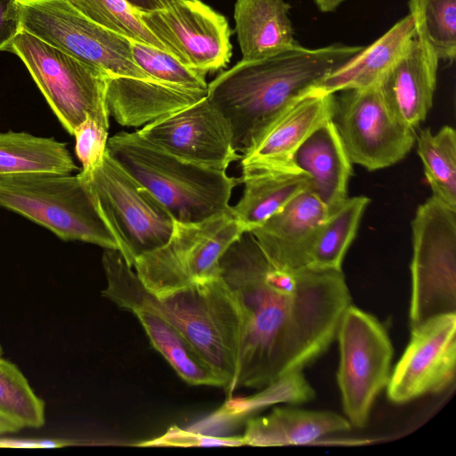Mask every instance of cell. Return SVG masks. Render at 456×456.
<instances>
[{
    "label": "cell",
    "mask_w": 456,
    "mask_h": 456,
    "mask_svg": "<svg viewBox=\"0 0 456 456\" xmlns=\"http://www.w3.org/2000/svg\"><path fill=\"white\" fill-rule=\"evenodd\" d=\"M416 37L410 14L398 20L379 38L336 69L316 86L337 94L379 85L408 50Z\"/></svg>",
    "instance_id": "obj_20"
},
{
    "label": "cell",
    "mask_w": 456,
    "mask_h": 456,
    "mask_svg": "<svg viewBox=\"0 0 456 456\" xmlns=\"http://www.w3.org/2000/svg\"><path fill=\"white\" fill-rule=\"evenodd\" d=\"M84 16L117 34L167 51L126 0H66Z\"/></svg>",
    "instance_id": "obj_32"
},
{
    "label": "cell",
    "mask_w": 456,
    "mask_h": 456,
    "mask_svg": "<svg viewBox=\"0 0 456 456\" xmlns=\"http://www.w3.org/2000/svg\"><path fill=\"white\" fill-rule=\"evenodd\" d=\"M133 314L142 324L152 346L182 379L193 386L225 388L223 379L180 330L156 314L145 311Z\"/></svg>",
    "instance_id": "obj_26"
},
{
    "label": "cell",
    "mask_w": 456,
    "mask_h": 456,
    "mask_svg": "<svg viewBox=\"0 0 456 456\" xmlns=\"http://www.w3.org/2000/svg\"><path fill=\"white\" fill-rule=\"evenodd\" d=\"M259 390L247 397L228 398L217 413L224 419H240L278 403H305L312 400L315 395L302 370L287 373Z\"/></svg>",
    "instance_id": "obj_31"
},
{
    "label": "cell",
    "mask_w": 456,
    "mask_h": 456,
    "mask_svg": "<svg viewBox=\"0 0 456 456\" xmlns=\"http://www.w3.org/2000/svg\"><path fill=\"white\" fill-rule=\"evenodd\" d=\"M329 213L330 209L309 188L249 232L276 267L296 270L308 266L319 231Z\"/></svg>",
    "instance_id": "obj_17"
},
{
    "label": "cell",
    "mask_w": 456,
    "mask_h": 456,
    "mask_svg": "<svg viewBox=\"0 0 456 456\" xmlns=\"http://www.w3.org/2000/svg\"><path fill=\"white\" fill-rule=\"evenodd\" d=\"M134 12L167 51L188 68L206 76L230 61L227 20L200 0H151L149 10Z\"/></svg>",
    "instance_id": "obj_12"
},
{
    "label": "cell",
    "mask_w": 456,
    "mask_h": 456,
    "mask_svg": "<svg viewBox=\"0 0 456 456\" xmlns=\"http://www.w3.org/2000/svg\"><path fill=\"white\" fill-rule=\"evenodd\" d=\"M362 48L333 44L310 49L297 43L264 59L241 60L208 85L207 97L228 121L242 157L284 108Z\"/></svg>",
    "instance_id": "obj_2"
},
{
    "label": "cell",
    "mask_w": 456,
    "mask_h": 456,
    "mask_svg": "<svg viewBox=\"0 0 456 456\" xmlns=\"http://www.w3.org/2000/svg\"><path fill=\"white\" fill-rule=\"evenodd\" d=\"M432 196L456 208V132L444 126L436 133L429 127L415 139Z\"/></svg>",
    "instance_id": "obj_28"
},
{
    "label": "cell",
    "mask_w": 456,
    "mask_h": 456,
    "mask_svg": "<svg viewBox=\"0 0 456 456\" xmlns=\"http://www.w3.org/2000/svg\"><path fill=\"white\" fill-rule=\"evenodd\" d=\"M102 263L107 280L102 296L132 313L156 314L180 330L223 379L232 397L241 318L236 297L221 275L156 296L118 250L105 249Z\"/></svg>",
    "instance_id": "obj_3"
},
{
    "label": "cell",
    "mask_w": 456,
    "mask_h": 456,
    "mask_svg": "<svg viewBox=\"0 0 456 456\" xmlns=\"http://www.w3.org/2000/svg\"><path fill=\"white\" fill-rule=\"evenodd\" d=\"M246 232L230 208L197 223L174 224L168 240L142 255L133 268L151 293L175 289L220 276L219 261L228 247Z\"/></svg>",
    "instance_id": "obj_8"
},
{
    "label": "cell",
    "mask_w": 456,
    "mask_h": 456,
    "mask_svg": "<svg viewBox=\"0 0 456 456\" xmlns=\"http://www.w3.org/2000/svg\"><path fill=\"white\" fill-rule=\"evenodd\" d=\"M0 412L22 428H40L45 422V405L16 364L0 348Z\"/></svg>",
    "instance_id": "obj_30"
},
{
    "label": "cell",
    "mask_w": 456,
    "mask_h": 456,
    "mask_svg": "<svg viewBox=\"0 0 456 456\" xmlns=\"http://www.w3.org/2000/svg\"><path fill=\"white\" fill-rule=\"evenodd\" d=\"M79 175L87 181L100 211L133 267L139 256L163 246L170 238L175 220L159 200L107 151L101 165Z\"/></svg>",
    "instance_id": "obj_9"
},
{
    "label": "cell",
    "mask_w": 456,
    "mask_h": 456,
    "mask_svg": "<svg viewBox=\"0 0 456 456\" xmlns=\"http://www.w3.org/2000/svg\"><path fill=\"white\" fill-rule=\"evenodd\" d=\"M219 266L241 318L232 394L302 370L329 348L351 305L342 271L278 268L249 232L228 247Z\"/></svg>",
    "instance_id": "obj_1"
},
{
    "label": "cell",
    "mask_w": 456,
    "mask_h": 456,
    "mask_svg": "<svg viewBox=\"0 0 456 456\" xmlns=\"http://www.w3.org/2000/svg\"><path fill=\"white\" fill-rule=\"evenodd\" d=\"M22 29L110 77L159 81L134 62L129 39L89 20L66 0H19Z\"/></svg>",
    "instance_id": "obj_10"
},
{
    "label": "cell",
    "mask_w": 456,
    "mask_h": 456,
    "mask_svg": "<svg viewBox=\"0 0 456 456\" xmlns=\"http://www.w3.org/2000/svg\"><path fill=\"white\" fill-rule=\"evenodd\" d=\"M294 162L310 176L311 190L330 210L348 197L353 163L332 119L318 127L301 144Z\"/></svg>",
    "instance_id": "obj_21"
},
{
    "label": "cell",
    "mask_w": 456,
    "mask_h": 456,
    "mask_svg": "<svg viewBox=\"0 0 456 456\" xmlns=\"http://www.w3.org/2000/svg\"><path fill=\"white\" fill-rule=\"evenodd\" d=\"M416 37L428 44L439 60L456 56V0H410Z\"/></svg>",
    "instance_id": "obj_29"
},
{
    "label": "cell",
    "mask_w": 456,
    "mask_h": 456,
    "mask_svg": "<svg viewBox=\"0 0 456 456\" xmlns=\"http://www.w3.org/2000/svg\"><path fill=\"white\" fill-rule=\"evenodd\" d=\"M439 61L434 49L415 37L381 83L395 115L412 129L426 119L432 108Z\"/></svg>",
    "instance_id": "obj_18"
},
{
    "label": "cell",
    "mask_w": 456,
    "mask_h": 456,
    "mask_svg": "<svg viewBox=\"0 0 456 456\" xmlns=\"http://www.w3.org/2000/svg\"><path fill=\"white\" fill-rule=\"evenodd\" d=\"M21 428L18 422L0 412V435L17 432Z\"/></svg>",
    "instance_id": "obj_38"
},
{
    "label": "cell",
    "mask_w": 456,
    "mask_h": 456,
    "mask_svg": "<svg viewBox=\"0 0 456 456\" xmlns=\"http://www.w3.org/2000/svg\"><path fill=\"white\" fill-rule=\"evenodd\" d=\"M22 30L19 0H0V51H11V45Z\"/></svg>",
    "instance_id": "obj_36"
},
{
    "label": "cell",
    "mask_w": 456,
    "mask_h": 456,
    "mask_svg": "<svg viewBox=\"0 0 456 456\" xmlns=\"http://www.w3.org/2000/svg\"><path fill=\"white\" fill-rule=\"evenodd\" d=\"M342 93L332 121L352 163L375 171L403 159L415 143V129L395 115L381 84Z\"/></svg>",
    "instance_id": "obj_13"
},
{
    "label": "cell",
    "mask_w": 456,
    "mask_h": 456,
    "mask_svg": "<svg viewBox=\"0 0 456 456\" xmlns=\"http://www.w3.org/2000/svg\"><path fill=\"white\" fill-rule=\"evenodd\" d=\"M336 337L343 410L351 425L362 428L377 395L388 383L392 343L374 316L352 305L344 311Z\"/></svg>",
    "instance_id": "obj_11"
},
{
    "label": "cell",
    "mask_w": 456,
    "mask_h": 456,
    "mask_svg": "<svg viewBox=\"0 0 456 456\" xmlns=\"http://www.w3.org/2000/svg\"><path fill=\"white\" fill-rule=\"evenodd\" d=\"M109 126L87 115L75 129V151L82 164L81 172L88 174L102 164L107 150Z\"/></svg>",
    "instance_id": "obj_34"
},
{
    "label": "cell",
    "mask_w": 456,
    "mask_h": 456,
    "mask_svg": "<svg viewBox=\"0 0 456 456\" xmlns=\"http://www.w3.org/2000/svg\"><path fill=\"white\" fill-rule=\"evenodd\" d=\"M208 90L181 87L160 81L110 77L105 103L110 117L123 126L137 127L190 106Z\"/></svg>",
    "instance_id": "obj_19"
},
{
    "label": "cell",
    "mask_w": 456,
    "mask_h": 456,
    "mask_svg": "<svg viewBox=\"0 0 456 456\" xmlns=\"http://www.w3.org/2000/svg\"><path fill=\"white\" fill-rule=\"evenodd\" d=\"M131 6L139 10H149L151 0H126Z\"/></svg>",
    "instance_id": "obj_40"
},
{
    "label": "cell",
    "mask_w": 456,
    "mask_h": 456,
    "mask_svg": "<svg viewBox=\"0 0 456 456\" xmlns=\"http://www.w3.org/2000/svg\"><path fill=\"white\" fill-rule=\"evenodd\" d=\"M285 0H236L234 20L242 61L281 53L296 44Z\"/></svg>",
    "instance_id": "obj_22"
},
{
    "label": "cell",
    "mask_w": 456,
    "mask_h": 456,
    "mask_svg": "<svg viewBox=\"0 0 456 456\" xmlns=\"http://www.w3.org/2000/svg\"><path fill=\"white\" fill-rule=\"evenodd\" d=\"M350 428L347 419L331 411L275 407L267 415L249 419L242 438L251 446L298 445Z\"/></svg>",
    "instance_id": "obj_23"
},
{
    "label": "cell",
    "mask_w": 456,
    "mask_h": 456,
    "mask_svg": "<svg viewBox=\"0 0 456 456\" xmlns=\"http://www.w3.org/2000/svg\"><path fill=\"white\" fill-rule=\"evenodd\" d=\"M0 207L45 227L63 240L120 252L87 181L79 174L0 178Z\"/></svg>",
    "instance_id": "obj_5"
},
{
    "label": "cell",
    "mask_w": 456,
    "mask_h": 456,
    "mask_svg": "<svg viewBox=\"0 0 456 456\" xmlns=\"http://www.w3.org/2000/svg\"><path fill=\"white\" fill-rule=\"evenodd\" d=\"M133 445L142 447H212L240 446L245 444L242 436H214L172 426L161 436L134 444Z\"/></svg>",
    "instance_id": "obj_35"
},
{
    "label": "cell",
    "mask_w": 456,
    "mask_h": 456,
    "mask_svg": "<svg viewBox=\"0 0 456 456\" xmlns=\"http://www.w3.org/2000/svg\"><path fill=\"white\" fill-rule=\"evenodd\" d=\"M72 441L46 438H16L0 436V449H53L73 445Z\"/></svg>",
    "instance_id": "obj_37"
},
{
    "label": "cell",
    "mask_w": 456,
    "mask_h": 456,
    "mask_svg": "<svg viewBox=\"0 0 456 456\" xmlns=\"http://www.w3.org/2000/svg\"><path fill=\"white\" fill-rule=\"evenodd\" d=\"M411 234L409 319L413 329L456 314V208L431 196L418 206Z\"/></svg>",
    "instance_id": "obj_6"
},
{
    "label": "cell",
    "mask_w": 456,
    "mask_h": 456,
    "mask_svg": "<svg viewBox=\"0 0 456 456\" xmlns=\"http://www.w3.org/2000/svg\"><path fill=\"white\" fill-rule=\"evenodd\" d=\"M77 169L66 143L25 132H0V178L69 175Z\"/></svg>",
    "instance_id": "obj_25"
},
{
    "label": "cell",
    "mask_w": 456,
    "mask_h": 456,
    "mask_svg": "<svg viewBox=\"0 0 456 456\" xmlns=\"http://www.w3.org/2000/svg\"><path fill=\"white\" fill-rule=\"evenodd\" d=\"M107 152L146 188L179 223H197L230 208L239 178L226 170L200 166L159 149L137 131L120 132L107 142Z\"/></svg>",
    "instance_id": "obj_4"
},
{
    "label": "cell",
    "mask_w": 456,
    "mask_h": 456,
    "mask_svg": "<svg viewBox=\"0 0 456 456\" xmlns=\"http://www.w3.org/2000/svg\"><path fill=\"white\" fill-rule=\"evenodd\" d=\"M239 182L244 190L240 200L231 206V211L246 232L260 226L312 187L310 176L302 170L244 168Z\"/></svg>",
    "instance_id": "obj_24"
},
{
    "label": "cell",
    "mask_w": 456,
    "mask_h": 456,
    "mask_svg": "<svg viewBox=\"0 0 456 456\" xmlns=\"http://www.w3.org/2000/svg\"><path fill=\"white\" fill-rule=\"evenodd\" d=\"M369 204L366 196L347 197L330 210L319 231L308 266L342 271L345 256Z\"/></svg>",
    "instance_id": "obj_27"
},
{
    "label": "cell",
    "mask_w": 456,
    "mask_h": 456,
    "mask_svg": "<svg viewBox=\"0 0 456 456\" xmlns=\"http://www.w3.org/2000/svg\"><path fill=\"white\" fill-rule=\"evenodd\" d=\"M136 131L159 149L200 166L226 170L241 159L228 121L207 96Z\"/></svg>",
    "instance_id": "obj_14"
},
{
    "label": "cell",
    "mask_w": 456,
    "mask_h": 456,
    "mask_svg": "<svg viewBox=\"0 0 456 456\" xmlns=\"http://www.w3.org/2000/svg\"><path fill=\"white\" fill-rule=\"evenodd\" d=\"M318 9L323 12H330L338 9L346 0H314Z\"/></svg>",
    "instance_id": "obj_39"
},
{
    "label": "cell",
    "mask_w": 456,
    "mask_h": 456,
    "mask_svg": "<svg viewBox=\"0 0 456 456\" xmlns=\"http://www.w3.org/2000/svg\"><path fill=\"white\" fill-rule=\"evenodd\" d=\"M336 94L314 87L284 108L240 159L241 169L301 170L295 153L318 127L332 119Z\"/></svg>",
    "instance_id": "obj_16"
},
{
    "label": "cell",
    "mask_w": 456,
    "mask_h": 456,
    "mask_svg": "<svg viewBox=\"0 0 456 456\" xmlns=\"http://www.w3.org/2000/svg\"><path fill=\"white\" fill-rule=\"evenodd\" d=\"M456 373V314H443L411 329L387 385L388 399L404 403L448 387Z\"/></svg>",
    "instance_id": "obj_15"
},
{
    "label": "cell",
    "mask_w": 456,
    "mask_h": 456,
    "mask_svg": "<svg viewBox=\"0 0 456 456\" xmlns=\"http://www.w3.org/2000/svg\"><path fill=\"white\" fill-rule=\"evenodd\" d=\"M61 126L71 135L90 115L109 126L105 92L110 76L21 30L11 45Z\"/></svg>",
    "instance_id": "obj_7"
},
{
    "label": "cell",
    "mask_w": 456,
    "mask_h": 456,
    "mask_svg": "<svg viewBox=\"0 0 456 456\" xmlns=\"http://www.w3.org/2000/svg\"><path fill=\"white\" fill-rule=\"evenodd\" d=\"M128 39L134 62L152 78L181 87L208 90L205 75L188 68L167 51Z\"/></svg>",
    "instance_id": "obj_33"
}]
</instances>
